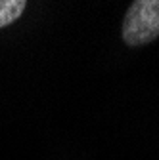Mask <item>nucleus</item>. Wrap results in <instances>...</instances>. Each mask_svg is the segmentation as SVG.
Segmentation results:
<instances>
[{
	"instance_id": "nucleus-1",
	"label": "nucleus",
	"mask_w": 159,
	"mask_h": 160,
	"mask_svg": "<svg viewBox=\"0 0 159 160\" xmlns=\"http://www.w3.org/2000/svg\"><path fill=\"white\" fill-rule=\"evenodd\" d=\"M159 36V0H136L123 21V40L129 46H144Z\"/></svg>"
},
{
	"instance_id": "nucleus-2",
	"label": "nucleus",
	"mask_w": 159,
	"mask_h": 160,
	"mask_svg": "<svg viewBox=\"0 0 159 160\" xmlns=\"http://www.w3.org/2000/svg\"><path fill=\"white\" fill-rule=\"evenodd\" d=\"M25 6V0H0V29L12 25L23 13Z\"/></svg>"
}]
</instances>
